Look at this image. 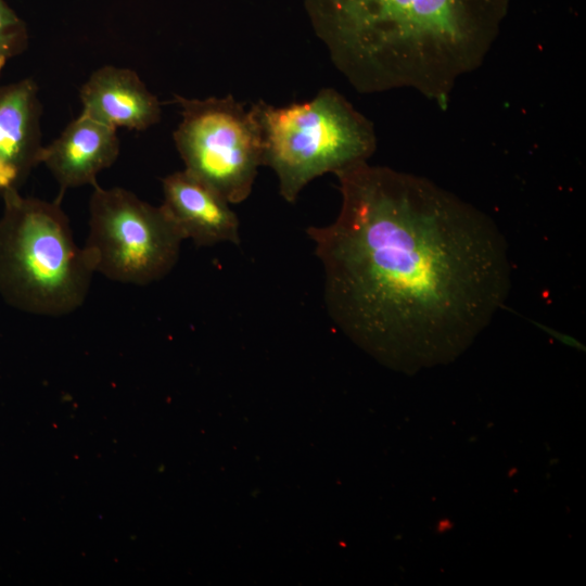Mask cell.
<instances>
[{
	"label": "cell",
	"instance_id": "6da1fadb",
	"mask_svg": "<svg viewBox=\"0 0 586 586\" xmlns=\"http://www.w3.org/2000/svg\"><path fill=\"white\" fill-rule=\"evenodd\" d=\"M334 175L337 217L306 230L331 320L395 357L426 360L470 343L511 288L508 245L493 218L415 174L362 162Z\"/></svg>",
	"mask_w": 586,
	"mask_h": 586
},
{
	"label": "cell",
	"instance_id": "7a4b0ae2",
	"mask_svg": "<svg viewBox=\"0 0 586 586\" xmlns=\"http://www.w3.org/2000/svg\"><path fill=\"white\" fill-rule=\"evenodd\" d=\"M314 33L361 93L408 89L447 109L484 63L511 0H303Z\"/></svg>",
	"mask_w": 586,
	"mask_h": 586
},
{
	"label": "cell",
	"instance_id": "3957f363",
	"mask_svg": "<svg viewBox=\"0 0 586 586\" xmlns=\"http://www.w3.org/2000/svg\"><path fill=\"white\" fill-rule=\"evenodd\" d=\"M0 296L33 315L63 316L80 307L94 273L75 242L60 202L1 194Z\"/></svg>",
	"mask_w": 586,
	"mask_h": 586
},
{
	"label": "cell",
	"instance_id": "277c9868",
	"mask_svg": "<svg viewBox=\"0 0 586 586\" xmlns=\"http://www.w3.org/2000/svg\"><path fill=\"white\" fill-rule=\"evenodd\" d=\"M264 141L263 165L279 193L295 203L315 178L368 162L377 149L374 126L339 91L321 89L313 99L275 106L255 103Z\"/></svg>",
	"mask_w": 586,
	"mask_h": 586
},
{
	"label": "cell",
	"instance_id": "5b68a950",
	"mask_svg": "<svg viewBox=\"0 0 586 586\" xmlns=\"http://www.w3.org/2000/svg\"><path fill=\"white\" fill-rule=\"evenodd\" d=\"M89 233L82 246L94 272L145 285L176 265L186 240L162 205L154 206L123 188L93 186Z\"/></svg>",
	"mask_w": 586,
	"mask_h": 586
},
{
	"label": "cell",
	"instance_id": "8992f818",
	"mask_svg": "<svg viewBox=\"0 0 586 586\" xmlns=\"http://www.w3.org/2000/svg\"><path fill=\"white\" fill-rule=\"evenodd\" d=\"M181 122L174 131L184 169L230 204L245 201L263 165L264 141L255 103L231 94L206 99L175 95Z\"/></svg>",
	"mask_w": 586,
	"mask_h": 586
},
{
	"label": "cell",
	"instance_id": "52a82bcc",
	"mask_svg": "<svg viewBox=\"0 0 586 586\" xmlns=\"http://www.w3.org/2000/svg\"><path fill=\"white\" fill-rule=\"evenodd\" d=\"M41 103L31 78L0 86V194L18 190L40 164Z\"/></svg>",
	"mask_w": 586,
	"mask_h": 586
},
{
	"label": "cell",
	"instance_id": "ba28073f",
	"mask_svg": "<svg viewBox=\"0 0 586 586\" xmlns=\"http://www.w3.org/2000/svg\"><path fill=\"white\" fill-rule=\"evenodd\" d=\"M163 208L184 239L199 246L240 243V222L230 203L215 189L186 169L162 180Z\"/></svg>",
	"mask_w": 586,
	"mask_h": 586
},
{
	"label": "cell",
	"instance_id": "9c48e42d",
	"mask_svg": "<svg viewBox=\"0 0 586 586\" xmlns=\"http://www.w3.org/2000/svg\"><path fill=\"white\" fill-rule=\"evenodd\" d=\"M119 154L116 129L80 114L48 146L40 163L58 181L62 193L69 188L97 183V176Z\"/></svg>",
	"mask_w": 586,
	"mask_h": 586
},
{
	"label": "cell",
	"instance_id": "30bf717a",
	"mask_svg": "<svg viewBox=\"0 0 586 586\" xmlns=\"http://www.w3.org/2000/svg\"><path fill=\"white\" fill-rule=\"evenodd\" d=\"M81 114L117 129L145 130L161 119V103L136 72L103 66L80 90Z\"/></svg>",
	"mask_w": 586,
	"mask_h": 586
},
{
	"label": "cell",
	"instance_id": "8fae6325",
	"mask_svg": "<svg viewBox=\"0 0 586 586\" xmlns=\"http://www.w3.org/2000/svg\"><path fill=\"white\" fill-rule=\"evenodd\" d=\"M28 44L25 23L0 0V73L8 61L22 53Z\"/></svg>",
	"mask_w": 586,
	"mask_h": 586
}]
</instances>
